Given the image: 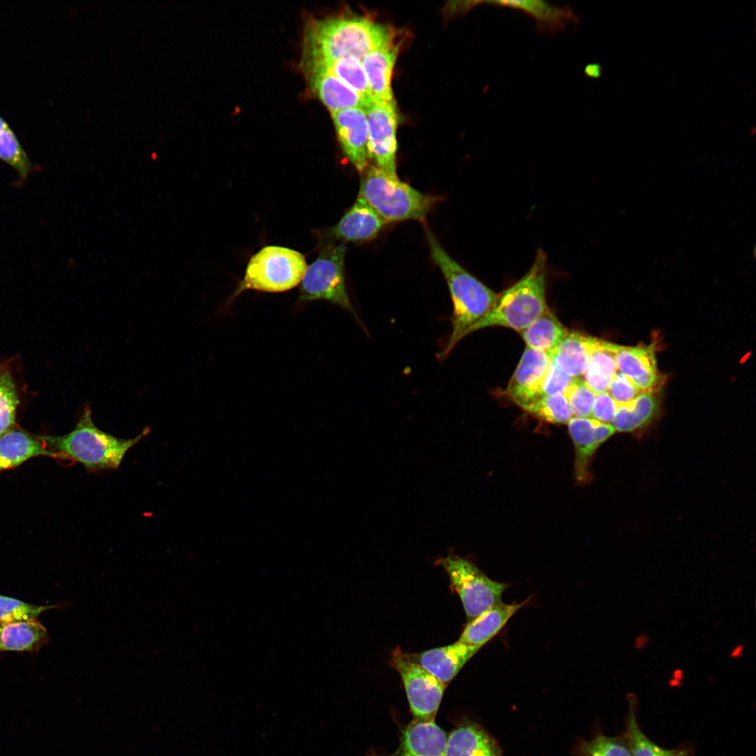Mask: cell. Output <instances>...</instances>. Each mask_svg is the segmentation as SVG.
I'll use <instances>...</instances> for the list:
<instances>
[{"instance_id": "cell-9", "label": "cell", "mask_w": 756, "mask_h": 756, "mask_svg": "<svg viewBox=\"0 0 756 756\" xmlns=\"http://www.w3.org/2000/svg\"><path fill=\"white\" fill-rule=\"evenodd\" d=\"M388 664L401 677L413 720L435 721L446 686L409 660L399 646L391 651Z\"/></svg>"}, {"instance_id": "cell-15", "label": "cell", "mask_w": 756, "mask_h": 756, "mask_svg": "<svg viewBox=\"0 0 756 756\" xmlns=\"http://www.w3.org/2000/svg\"><path fill=\"white\" fill-rule=\"evenodd\" d=\"M479 649V647L468 645L458 640L451 645L421 652H405V655L447 687Z\"/></svg>"}, {"instance_id": "cell-29", "label": "cell", "mask_w": 756, "mask_h": 756, "mask_svg": "<svg viewBox=\"0 0 756 756\" xmlns=\"http://www.w3.org/2000/svg\"><path fill=\"white\" fill-rule=\"evenodd\" d=\"M628 710L624 734L626 736L631 756H690V750L679 747L664 748L651 741L642 732L637 720L638 699L635 694H627Z\"/></svg>"}, {"instance_id": "cell-11", "label": "cell", "mask_w": 756, "mask_h": 756, "mask_svg": "<svg viewBox=\"0 0 756 756\" xmlns=\"http://www.w3.org/2000/svg\"><path fill=\"white\" fill-rule=\"evenodd\" d=\"M551 362L547 353L526 346L503 395L524 410L541 396Z\"/></svg>"}, {"instance_id": "cell-30", "label": "cell", "mask_w": 756, "mask_h": 756, "mask_svg": "<svg viewBox=\"0 0 756 756\" xmlns=\"http://www.w3.org/2000/svg\"><path fill=\"white\" fill-rule=\"evenodd\" d=\"M0 160L13 168L21 180H26L36 169L15 133L1 115Z\"/></svg>"}, {"instance_id": "cell-23", "label": "cell", "mask_w": 756, "mask_h": 756, "mask_svg": "<svg viewBox=\"0 0 756 756\" xmlns=\"http://www.w3.org/2000/svg\"><path fill=\"white\" fill-rule=\"evenodd\" d=\"M596 337L570 330L551 354L552 361L568 376L581 377L585 372Z\"/></svg>"}, {"instance_id": "cell-20", "label": "cell", "mask_w": 756, "mask_h": 756, "mask_svg": "<svg viewBox=\"0 0 756 756\" xmlns=\"http://www.w3.org/2000/svg\"><path fill=\"white\" fill-rule=\"evenodd\" d=\"M312 90L332 113L352 107L366 108L361 97L331 74L316 67H302Z\"/></svg>"}, {"instance_id": "cell-42", "label": "cell", "mask_w": 756, "mask_h": 756, "mask_svg": "<svg viewBox=\"0 0 756 756\" xmlns=\"http://www.w3.org/2000/svg\"><path fill=\"white\" fill-rule=\"evenodd\" d=\"M744 649L745 646L743 645H736L729 653V657L734 659L741 657L743 654Z\"/></svg>"}, {"instance_id": "cell-18", "label": "cell", "mask_w": 756, "mask_h": 756, "mask_svg": "<svg viewBox=\"0 0 756 756\" xmlns=\"http://www.w3.org/2000/svg\"><path fill=\"white\" fill-rule=\"evenodd\" d=\"M447 736L435 721L412 720L402 730L398 749L370 756H445Z\"/></svg>"}, {"instance_id": "cell-3", "label": "cell", "mask_w": 756, "mask_h": 756, "mask_svg": "<svg viewBox=\"0 0 756 756\" xmlns=\"http://www.w3.org/2000/svg\"><path fill=\"white\" fill-rule=\"evenodd\" d=\"M148 433L145 428L132 438L115 437L99 429L93 422L90 408H86L69 433L36 437L58 458L72 459L89 471H99L118 468L126 453Z\"/></svg>"}, {"instance_id": "cell-33", "label": "cell", "mask_w": 756, "mask_h": 756, "mask_svg": "<svg viewBox=\"0 0 756 756\" xmlns=\"http://www.w3.org/2000/svg\"><path fill=\"white\" fill-rule=\"evenodd\" d=\"M578 756H631L625 734L610 737L598 734L589 741L577 746Z\"/></svg>"}, {"instance_id": "cell-26", "label": "cell", "mask_w": 756, "mask_h": 756, "mask_svg": "<svg viewBox=\"0 0 756 756\" xmlns=\"http://www.w3.org/2000/svg\"><path fill=\"white\" fill-rule=\"evenodd\" d=\"M659 412V404L654 392H641L633 401L617 404L611 425L615 431L636 432L648 426Z\"/></svg>"}, {"instance_id": "cell-6", "label": "cell", "mask_w": 756, "mask_h": 756, "mask_svg": "<svg viewBox=\"0 0 756 756\" xmlns=\"http://www.w3.org/2000/svg\"><path fill=\"white\" fill-rule=\"evenodd\" d=\"M307 268L304 256L286 247L267 246L251 256L242 280L230 298L234 300L243 291L283 292L296 286Z\"/></svg>"}, {"instance_id": "cell-28", "label": "cell", "mask_w": 756, "mask_h": 756, "mask_svg": "<svg viewBox=\"0 0 756 756\" xmlns=\"http://www.w3.org/2000/svg\"><path fill=\"white\" fill-rule=\"evenodd\" d=\"M568 331L548 307L520 335L527 347L544 351L550 356Z\"/></svg>"}, {"instance_id": "cell-25", "label": "cell", "mask_w": 756, "mask_h": 756, "mask_svg": "<svg viewBox=\"0 0 756 756\" xmlns=\"http://www.w3.org/2000/svg\"><path fill=\"white\" fill-rule=\"evenodd\" d=\"M48 641L46 627L37 620L0 623V652H38Z\"/></svg>"}, {"instance_id": "cell-38", "label": "cell", "mask_w": 756, "mask_h": 756, "mask_svg": "<svg viewBox=\"0 0 756 756\" xmlns=\"http://www.w3.org/2000/svg\"><path fill=\"white\" fill-rule=\"evenodd\" d=\"M617 403L608 391L596 395L591 418L603 423L610 424L615 414Z\"/></svg>"}, {"instance_id": "cell-19", "label": "cell", "mask_w": 756, "mask_h": 756, "mask_svg": "<svg viewBox=\"0 0 756 756\" xmlns=\"http://www.w3.org/2000/svg\"><path fill=\"white\" fill-rule=\"evenodd\" d=\"M398 52L393 41L369 52L360 60L374 102L394 101L391 78Z\"/></svg>"}, {"instance_id": "cell-10", "label": "cell", "mask_w": 756, "mask_h": 756, "mask_svg": "<svg viewBox=\"0 0 756 756\" xmlns=\"http://www.w3.org/2000/svg\"><path fill=\"white\" fill-rule=\"evenodd\" d=\"M368 125V156L375 167L396 174L398 114L394 101L372 102L365 108Z\"/></svg>"}, {"instance_id": "cell-1", "label": "cell", "mask_w": 756, "mask_h": 756, "mask_svg": "<svg viewBox=\"0 0 756 756\" xmlns=\"http://www.w3.org/2000/svg\"><path fill=\"white\" fill-rule=\"evenodd\" d=\"M386 25L369 17L340 15L313 20L304 34L303 59H361L369 52L394 41Z\"/></svg>"}, {"instance_id": "cell-7", "label": "cell", "mask_w": 756, "mask_h": 756, "mask_svg": "<svg viewBox=\"0 0 756 756\" xmlns=\"http://www.w3.org/2000/svg\"><path fill=\"white\" fill-rule=\"evenodd\" d=\"M316 260L307 267L300 287L299 302L323 300L356 313L346 288L344 260V243L325 237Z\"/></svg>"}, {"instance_id": "cell-31", "label": "cell", "mask_w": 756, "mask_h": 756, "mask_svg": "<svg viewBox=\"0 0 756 756\" xmlns=\"http://www.w3.org/2000/svg\"><path fill=\"white\" fill-rule=\"evenodd\" d=\"M20 403L13 374L8 365H0V437L13 429Z\"/></svg>"}, {"instance_id": "cell-12", "label": "cell", "mask_w": 756, "mask_h": 756, "mask_svg": "<svg viewBox=\"0 0 756 756\" xmlns=\"http://www.w3.org/2000/svg\"><path fill=\"white\" fill-rule=\"evenodd\" d=\"M575 449L574 476L578 483L589 482L590 461L597 449L615 433L610 424L591 417L573 416L568 422Z\"/></svg>"}, {"instance_id": "cell-22", "label": "cell", "mask_w": 756, "mask_h": 756, "mask_svg": "<svg viewBox=\"0 0 756 756\" xmlns=\"http://www.w3.org/2000/svg\"><path fill=\"white\" fill-rule=\"evenodd\" d=\"M494 605L468 622L458 641L468 645L482 648L503 628L512 616L528 602Z\"/></svg>"}, {"instance_id": "cell-21", "label": "cell", "mask_w": 756, "mask_h": 756, "mask_svg": "<svg viewBox=\"0 0 756 756\" xmlns=\"http://www.w3.org/2000/svg\"><path fill=\"white\" fill-rule=\"evenodd\" d=\"M445 756H503L496 741L480 726L464 721L448 735Z\"/></svg>"}, {"instance_id": "cell-8", "label": "cell", "mask_w": 756, "mask_h": 756, "mask_svg": "<svg viewBox=\"0 0 756 756\" xmlns=\"http://www.w3.org/2000/svg\"><path fill=\"white\" fill-rule=\"evenodd\" d=\"M435 563L448 574L451 589L460 597L468 621L502 602L508 584L489 578L471 561L452 552Z\"/></svg>"}, {"instance_id": "cell-17", "label": "cell", "mask_w": 756, "mask_h": 756, "mask_svg": "<svg viewBox=\"0 0 756 756\" xmlns=\"http://www.w3.org/2000/svg\"><path fill=\"white\" fill-rule=\"evenodd\" d=\"M386 221L363 199L358 197L326 238L340 242H360L374 239Z\"/></svg>"}, {"instance_id": "cell-43", "label": "cell", "mask_w": 756, "mask_h": 756, "mask_svg": "<svg viewBox=\"0 0 756 756\" xmlns=\"http://www.w3.org/2000/svg\"><path fill=\"white\" fill-rule=\"evenodd\" d=\"M673 676L676 679H681L684 676V672L681 668H676L673 671Z\"/></svg>"}, {"instance_id": "cell-32", "label": "cell", "mask_w": 756, "mask_h": 756, "mask_svg": "<svg viewBox=\"0 0 756 756\" xmlns=\"http://www.w3.org/2000/svg\"><path fill=\"white\" fill-rule=\"evenodd\" d=\"M524 410L538 419L554 424H568L573 417L563 393L542 396Z\"/></svg>"}, {"instance_id": "cell-13", "label": "cell", "mask_w": 756, "mask_h": 756, "mask_svg": "<svg viewBox=\"0 0 756 756\" xmlns=\"http://www.w3.org/2000/svg\"><path fill=\"white\" fill-rule=\"evenodd\" d=\"M331 115L343 153L357 171L362 173L368 166L365 108H348L332 112Z\"/></svg>"}, {"instance_id": "cell-14", "label": "cell", "mask_w": 756, "mask_h": 756, "mask_svg": "<svg viewBox=\"0 0 756 756\" xmlns=\"http://www.w3.org/2000/svg\"><path fill=\"white\" fill-rule=\"evenodd\" d=\"M654 344L636 346H617V370L628 377L642 391L655 392L664 379L659 372Z\"/></svg>"}, {"instance_id": "cell-4", "label": "cell", "mask_w": 756, "mask_h": 756, "mask_svg": "<svg viewBox=\"0 0 756 756\" xmlns=\"http://www.w3.org/2000/svg\"><path fill=\"white\" fill-rule=\"evenodd\" d=\"M547 256L537 251L528 271L514 284L498 295L490 309L465 333L502 326L522 332L548 308L546 302Z\"/></svg>"}, {"instance_id": "cell-37", "label": "cell", "mask_w": 756, "mask_h": 756, "mask_svg": "<svg viewBox=\"0 0 756 756\" xmlns=\"http://www.w3.org/2000/svg\"><path fill=\"white\" fill-rule=\"evenodd\" d=\"M574 379L564 372L552 361L542 386L541 396L564 394Z\"/></svg>"}, {"instance_id": "cell-39", "label": "cell", "mask_w": 756, "mask_h": 756, "mask_svg": "<svg viewBox=\"0 0 756 756\" xmlns=\"http://www.w3.org/2000/svg\"><path fill=\"white\" fill-rule=\"evenodd\" d=\"M583 381L596 393L608 391L612 379L587 367L582 374Z\"/></svg>"}, {"instance_id": "cell-27", "label": "cell", "mask_w": 756, "mask_h": 756, "mask_svg": "<svg viewBox=\"0 0 756 756\" xmlns=\"http://www.w3.org/2000/svg\"><path fill=\"white\" fill-rule=\"evenodd\" d=\"M302 67H316L337 77L357 92L363 99L366 107L374 102L361 61L356 57H345L335 59H302Z\"/></svg>"}, {"instance_id": "cell-36", "label": "cell", "mask_w": 756, "mask_h": 756, "mask_svg": "<svg viewBox=\"0 0 756 756\" xmlns=\"http://www.w3.org/2000/svg\"><path fill=\"white\" fill-rule=\"evenodd\" d=\"M608 392L617 404L633 401L642 391L619 370L613 376Z\"/></svg>"}, {"instance_id": "cell-24", "label": "cell", "mask_w": 756, "mask_h": 756, "mask_svg": "<svg viewBox=\"0 0 756 756\" xmlns=\"http://www.w3.org/2000/svg\"><path fill=\"white\" fill-rule=\"evenodd\" d=\"M39 456L57 458L37 437L23 430L14 428L0 437V472L19 466Z\"/></svg>"}, {"instance_id": "cell-16", "label": "cell", "mask_w": 756, "mask_h": 756, "mask_svg": "<svg viewBox=\"0 0 756 756\" xmlns=\"http://www.w3.org/2000/svg\"><path fill=\"white\" fill-rule=\"evenodd\" d=\"M480 4L520 10L534 20L538 31L542 34L554 35L569 25L577 24L580 20L570 6L545 1H484Z\"/></svg>"}, {"instance_id": "cell-2", "label": "cell", "mask_w": 756, "mask_h": 756, "mask_svg": "<svg viewBox=\"0 0 756 756\" xmlns=\"http://www.w3.org/2000/svg\"><path fill=\"white\" fill-rule=\"evenodd\" d=\"M425 230L431 258L444 277L453 304L451 332L442 352L445 357L490 309L498 294L450 256L428 227Z\"/></svg>"}, {"instance_id": "cell-5", "label": "cell", "mask_w": 756, "mask_h": 756, "mask_svg": "<svg viewBox=\"0 0 756 756\" xmlns=\"http://www.w3.org/2000/svg\"><path fill=\"white\" fill-rule=\"evenodd\" d=\"M386 223L423 220L437 198L400 181L397 175L368 166L361 178L358 197Z\"/></svg>"}, {"instance_id": "cell-35", "label": "cell", "mask_w": 756, "mask_h": 756, "mask_svg": "<svg viewBox=\"0 0 756 756\" xmlns=\"http://www.w3.org/2000/svg\"><path fill=\"white\" fill-rule=\"evenodd\" d=\"M573 416L591 417L596 393L586 384L582 377H575L564 393Z\"/></svg>"}, {"instance_id": "cell-40", "label": "cell", "mask_w": 756, "mask_h": 756, "mask_svg": "<svg viewBox=\"0 0 756 756\" xmlns=\"http://www.w3.org/2000/svg\"><path fill=\"white\" fill-rule=\"evenodd\" d=\"M584 72L587 77L593 79H598L602 75L603 69L600 64L592 63L587 64L585 66Z\"/></svg>"}, {"instance_id": "cell-34", "label": "cell", "mask_w": 756, "mask_h": 756, "mask_svg": "<svg viewBox=\"0 0 756 756\" xmlns=\"http://www.w3.org/2000/svg\"><path fill=\"white\" fill-rule=\"evenodd\" d=\"M58 606H36L0 594V623L37 620L41 613Z\"/></svg>"}, {"instance_id": "cell-41", "label": "cell", "mask_w": 756, "mask_h": 756, "mask_svg": "<svg viewBox=\"0 0 756 756\" xmlns=\"http://www.w3.org/2000/svg\"><path fill=\"white\" fill-rule=\"evenodd\" d=\"M650 642V637L645 634H640L634 640V646L636 650L643 649Z\"/></svg>"}]
</instances>
